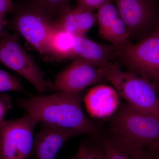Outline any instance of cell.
<instances>
[{
	"label": "cell",
	"instance_id": "cell-26",
	"mask_svg": "<svg viewBox=\"0 0 159 159\" xmlns=\"http://www.w3.org/2000/svg\"><path fill=\"white\" fill-rule=\"evenodd\" d=\"M77 154L76 153L75 155L72 157H71V158H70V159H77Z\"/></svg>",
	"mask_w": 159,
	"mask_h": 159
},
{
	"label": "cell",
	"instance_id": "cell-8",
	"mask_svg": "<svg viewBox=\"0 0 159 159\" xmlns=\"http://www.w3.org/2000/svg\"><path fill=\"white\" fill-rule=\"evenodd\" d=\"M106 68H99L84 60L75 58L57 74L54 83V90L72 93H83L90 86L107 80Z\"/></svg>",
	"mask_w": 159,
	"mask_h": 159
},
{
	"label": "cell",
	"instance_id": "cell-16",
	"mask_svg": "<svg viewBox=\"0 0 159 159\" xmlns=\"http://www.w3.org/2000/svg\"><path fill=\"white\" fill-rule=\"evenodd\" d=\"M102 37L118 49L128 42L129 35L128 29L120 16L110 26Z\"/></svg>",
	"mask_w": 159,
	"mask_h": 159
},
{
	"label": "cell",
	"instance_id": "cell-17",
	"mask_svg": "<svg viewBox=\"0 0 159 159\" xmlns=\"http://www.w3.org/2000/svg\"><path fill=\"white\" fill-rule=\"evenodd\" d=\"M97 10V20L99 24V33L102 36L120 16L116 7L111 0H107Z\"/></svg>",
	"mask_w": 159,
	"mask_h": 159
},
{
	"label": "cell",
	"instance_id": "cell-3",
	"mask_svg": "<svg viewBox=\"0 0 159 159\" xmlns=\"http://www.w3.org/2000/svg\"><path fill=\"white\" fill-rule=\"evenodd\" d=\"M110 131L145 148L159 142V117L127 102L119 106L109 119Z\"/></svg>",
	"mask_w": 159,
	"mask_h": 159
},
{
	"label": "cell",
	"instance_id": "cell-21",
	"mask_svg": "<svg viewBox=\"0 0 159 159\" xmlns=\"http://www.w3.org/2000/svg\"><path fill=\"white\" fill-rule=\"evenodd\" d=\"M12 107L11 99L8 95H0V123L4 121L6 114Z\"/></svg>",
	"mask_w": 159,
	"mask_h": 159
},
{
	"label": "cell",
	"instance_id": "cell-14",
	"mask_svg": "<svg viewBox=\"0 0 159 159\" xmlns=\"http://www.w3.org/2000/svg\"><path fill=\"white\" fill-rule=\"evenodd\" d=\"M57 25L74 36H84L97 21L93 11L76 6L71 9L69 6L60 9Z\"/></svg>",
	"mask_w": 159,
	"mask_h": 159
},
{
	"label": "cell",
	"instance_id": "cell-12",
	"mask_svg": "<svg viewBox=\"0 0 159 159\" xmlns=\"http://www.w3.org/2000/svg\"><path fill=\"white\" fill-rule=\"evenodd\" d=\"M118 93L110 86L100 84L89 90L84 98L86 107L92 116L110 118L119 107Z\"/></svg>",
	"mask_w": 159,
	"mask_h": 159
},
{
	"label": "cell",
	"instance_id": "cell-4",
	"mask_svg": "<svg viewBox=\"0 0 159 159\" xmlns=\"http://www.w3.org/2000/svg\"><path fill=\"white\" fill-rule=\"evenodd\" d=\"M0 61L29 80L40 93L54 90V83L45 79L43 72L23 48L16 34L2 31L0 34Z\"/></svg>",
	"mask_w": 159,
	"mask_h": 159
},
{
	"label": "cell",
	"instance_id": "cell-23",
	"mask_svg": "<svg viewBox=\"0 0 159 159\" xmlns=\"http://www.w3.org/2000/svg\"><path fill=\"white\" fill-rule=\"evenodd\" d=\"M15 6L12 0H0V14L4 15L14 10Z\"/></svg>",
	"mask_w": 159,
	"mask_h": 159
},
{
	"label": "cell",
	"instance_id": "cell-22",
	"mask_svg": "<svg viewBox=\"0 0 159 159\" xmlns=\"http://www.w3.org/2000/svg\"><path fill=\"white\" fill-rule=\"evenodd\" d=\"M107 0H77V6L94 11Z\"/></svg>",
	"mask_w": 159,
	"mask_h": 159
},
{
	"label": "cell",
	"instance_id": "cell-11",
	"mask_svg": "<svg viewBox=\"0 0 159 159\" xmlns=\"http://www.w3.org/2000/svg\"><path fill=\"white\" fill-rule=\"evenodd\" d=\"M93 139L107 159H150L145 148L110 131H102Z\"/></svg>",
	"mask_w": 159,
	"mask_h": 159
},
{
	"label": "cell",
	"instance_id": "cell-18",
	"mask_svg": "<svg viewBox=\"0 0 159 159\" xmlns=\"http://www.w3.org/2000/svg\"><path fill=\"white\" fill-rule=\"evenodd\" d=\"M80 142L77 159H107L104 152L92 138Z\"/></svg>",
	"mask_w": 159,
	"mask_h": 159
},
{
	"label": "cell",
	"instance_id": "cell-1",
	"mask_svg": "<svg viewBox=\"0 0 159 159\" xmlns=\"http://www.w3.org/2000/svg\"><path fill=\"white\" fill-rule=\"evenodd\" d=\"M82 93L60 91L48 95L18 100V105L40 124L70 129L95 138L102 131L99 123L89 119L82 107Z\"/></svg>",
	"mask_w": 159,
	"mask_h": 159
},
{
	"label": "cell",
	"instance_id": "cell-5",
	"mask_svg": "<svg viewBox=\"0 0 159 159\" xmlns=\"http://www.w3.org/2000/svg\"><path fill=\"white\" fill-rule=\"evenodd\" d=\"M38 121L26 112L0 123V159H31L34 156V130Z\"/></svg>",
	"mask_w": 159,
	"mask_h": 159
},
{
	"label": "cell",
	"instance_id": "cell-9",
	"mask_svg": "<svg viewBox=\"0 0 159 159\" xmlns=\"http://www.w3.org/2000/svg\"><path fill=\"white\" fill-rule=\"evenodd\" d=\"M128 29L129 38H135L154 19V0H111Z\"/></svg>",
	"mask_w": 159,
	"mask_h": 159
},
{
	"label": "cell",
	"instance_id": "cell-2",
	"mask_svg": "<svg viewBox=\"0 0 159 159\" xmlns=\"http://www.w3.org/2000/svg\"><path fill=\"white\" fill-rule=\"evenodd\" d=\"M105 77L129 105L159 117V98L153 83L113 63L106 69Z\"/></svg>",
	"mask_w": 159,
	"mask_h": 159
},
{
	"label": "cell",
	"instance_id": "cell-6",
	"mask_svg": "<svg viewBox=\"0 0 159 159\" xmlns=\"http://www.w3.org/2000/svg\"><path fill=\"white\" fill-rule=\"evenodd\" d=\"M118 53L128 72L159 83V29L136 43L128 42Z\"/></svg>",
	"mask_w": 159,
	"mask_h": 159
},
{
	"label": "cell",
	"instance_id": "cell-19",
	"mask_svg": "<svg viewBox=\"0 0 159 159\" xmlns=\"http://www.w3.org/2000/svg\"><path fill=\"white\" fill-rule=\"evenodd\" d=\"M8 91H16L31 95L24 89L17 77L0 70V93Z\"/></svg>",
	"mask_w": 159,
	"mask_h": 159
},
{
	"label": "cell",
	"instance_id": "cell-10",
	"mask_svg": "<svg viewBox=\"0 0 159 159\" xmlns=\"http://www.w3.org/2000/svg\"><path fill=\"white\" fill-rule=\"evenodd\" d=\"M40 124V129L34 137V156L36 159H54L67 141L82 134L70 129Z\"/></svg>",
	"mask_w": 159,
	"mask_h": 159
},
{
	"label": "cell",
	"instance_id": "cell-15",
	"mask_svg": "<svg viewBox=\"0 0 159 159\" xmlns=\"http://www.w3.org/2000/svg\"><path fill=\"white\" fill-rule=\"evenodd\" d=\"M74 37L57 25H53L46 44V54L59 59H75Z\"/></svg>",
	"mask_w": 159,
	"mask_h": 159
},
{
	"label": "cell",
	"instance_id": "cell-13",
	"mask_svg": "<svg viewBox=\"0 0 159 159\" xmlns=\"http://www.w3.org/2000/svg\"><path fill=\"white\" fill-rule=\"evenodd\" d=\"M74 48L76 58L87 61L99 68L111 65V60L119 51L114 46L99 43L84 36H74Z\"/></svg>",
	"mask_w": 159,
	"mask_h": 159
},
{
	"label": "cell",
	"instance_id": "cell-7",
	"mask_svg": "<svg viewBox=\"0 0 159 159\" xmlns=\"http://www.w3.org/2000/svg\"><path fill=\"white\" fill-rule=\"evenodd\" d=\"M13 24L15 29L31 46L39 53L46 54V44L53 25L48 12L35 3L19 9Z\"/></svg>",
	"mask_w": 159,
	"mask_h": 159
},
{
	"label": "cell",
	"instance_id": "cell-24",
	"mask_svg": "<svg viewBox=\"0 0 159 159\" xmlns=\"http://www.w3.org/2000/svg\"><path fill=\"white\" fill-rule=\"evenodd\" d=\"M150 159H159V142L145 147Z\"/></svg>",
	"mask_w": 159,
	"mask_h": 159
},
{
	"label": "cell",
	"instance_id": "cell-20",
	"mask_svg": "<svg viewBox=\"0 0 159 159\" xmlns=\"http://www.w3.org/2000/svg\"><path fill=\"white\" fill-rule=\"evenodd\" d=\"M69 1L70 0H35V3L50 13L53 11H59L62 7L69 6Z\"/></svg>",
	"mask_w": 159,
	"mask_h": 159
},
{
	"label": "cell",
	"instance_id": "cell-25",
	"mask_svg": "<svg viewBox=\"0 0 159 159\" xmlns=\"http://www.w3.org/2000/svg\"><path fill=\"white\" fill-rule=\"evenodd\" d=\"M4 15L0 14V34L2 32V29L4 26L6 25V22L4 20Z\"/></svg>",
	"mask_w": 159,
	"mask_h": 159
}]
</instances>
